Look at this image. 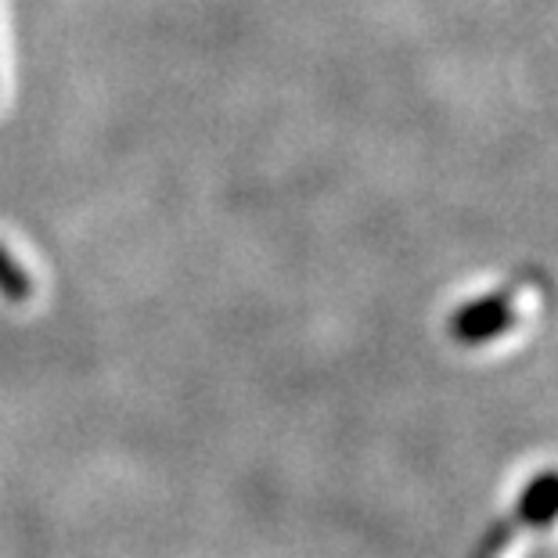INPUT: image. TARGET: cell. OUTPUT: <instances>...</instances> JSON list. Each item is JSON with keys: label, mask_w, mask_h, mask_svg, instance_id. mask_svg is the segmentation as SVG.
Masks as SVG:
<instances>
[{"label": "cell", "mask_w": 558, "mask_h": 558, "mask_svg": "<svg viewBox=\"0 0 558 558\" xmlns=\"http://www.w3.org/2000/svg\"><path fill=\"white\" fill-rule=\"evenodd\" d=\"M508 325H512V306L505 300H483V303H472L469 311L458 317L454 328L465 342H483Z\"/></svg>", "instance_id": "6da1fadb"}, {"label": "cell", "mask_w": 558, "mask_h": 558, "mask_svg": "<svg viewBox=\"0 0 558 558\" xmlns=\"http://www.w3.org/2000/svg\"><path fill=\"white\" fill-rule=\"evenodd\" d=\"M29 292H33L29 275L0 245V295H8V300H29Z\"/></svg>", "instance_id": "7a4b0ae2"}]
</instances>
